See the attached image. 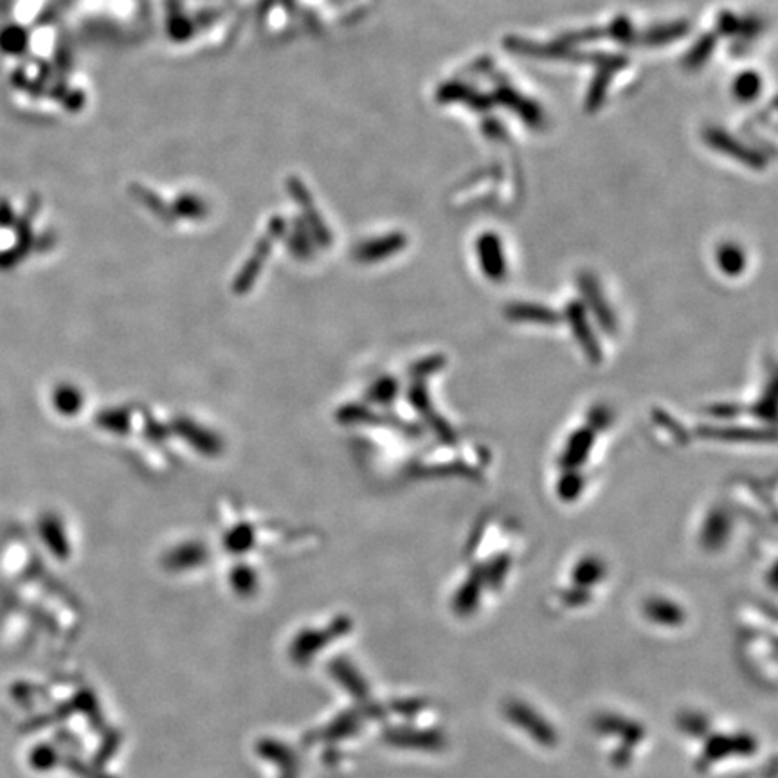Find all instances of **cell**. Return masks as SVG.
Listing matches in <instances>:
<instances>
[{
	"label": "cell",
	"mask_w": 778,
	"mask_h": 778,
	"mask_svg": "<svg viewBox=\"0 0 778 778\" xmlns=\"http://www.w3.org/2000/svg\"><path fill=\"white\" fill-rule=\"evenodd\" d=\"M26 45V33L20 27H6L0 34V47L4 49L6 53H20Z\"/></svg>",
	"instance_id": "obj_1"
},
{
	"label": "cell",
	"mask_w": 778,
	"mask_h": 778,
	"mask_svg": "<svg viewBox=\"0 0 778 778\" xmlns=\"http://www.w3.org/2000/svg\"><path fill=\"white\" fill-rule=\"evenodd\" d=\"M717 258H719L721 269L724 272H729V276H734V272H739L743 269V265H744L743 255L739 253V249H734V248L722 249V253H719Z\"/></svg>",
	"instance_id": "obj_2"
}]
</instances>
